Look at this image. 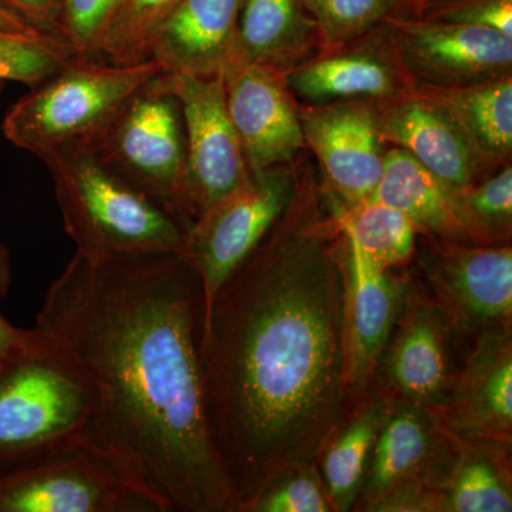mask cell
I'll use <instances>...</instances> for the list:
<instances>
[{
  "label": "cell",
  "instance_id": "cell-1",
  "mask_svg": "<svg viewBox=\"0 0 512 512\" xmlns=\"http://www.w3.org/2000/svg\"><path fill=\"white\" fill-rule=\"evenodd\" d=\"M345 247L302 160L288 208L205 312V409L237 512L288 468L316 461L346 419Z\"/></svg>",
  "mask_w": 512,
  "mask_h": 512
},
{
  "label": "cell",
  "instance_id": "cell-2",
  "mask_svg": "<svg viewBox=\"0 0 512 512\" xmlns=\"http://www.w3.org/2000/svg\"><path fill=\"white\" fill-rule=\"evenodd\" d=\"M202 325L200 276L173 252H76L36 315L92 387L89 443L160 512H237L205 409Z\"/></svg>",
  "mask_w": 512,
  "mask_h": 512
},
{
  "label": "cell",
  "instance_id": "cell-3",
  "mask_svg": "<svg viewBox=\"0 0 512 512\" xmlns=\"http://www.w3.org/2000/svg\"><path fill=\"white\" fill-rule=\"evenodd\" d=\"M46 165L64 229L89 259L173 252L185 256L191 222L107 170L86 147L40 158Z\"/></svg>",
  "mask_w": 512,
  "mask_h": 512
},
{
  "label": "cell",
  "instance_id": "cell-4",
  "mask_svg": "<svg viewBox=\"0 0 512 512\" xmlns=\"http://www.w3.org/2000/svg\"><path fill=\"white\" fill-rule=\"evenodd\" d=\"M94 394L72 356L33 328L28 346L0 363V470L89 441Z\"/></svg>",
  "mask_w": 512,
  "mask_h": 512
},
{
  "label": "cell",
  "instance_id": "cell-5",
  "mask_svg": "<svg viewBox=\"0 0 512 512\" xmlns=\"http://www.w3.org/2000/svg\"><path fill=\"white\" fill-rule=\"evenodd\" d=\"M163 73L151 59L114 64L77 56L10 107L3 134L39 160L66 148L89 147L127 100Z\"/></svg>",
  "mask_w": 512,
  "mask_h": 512
},
{
  "label": "cell",
  "instance_id": "cell-6",
  "mask_svg": "<svg viewBox=\"0 0 512 512\" xmlns=\"http://www.w3.org/2000/svg\"><path fill=\"white\" fill-rule=\"evenodd\" d=\"M86 148L128 185L190 221L185 211L183 110L177 97L156 79L138 89Z\"/></svg>",
  "mask_w": 512,
  "mask_h": 512
},
{
  "label": "cell",
  "instance_id": "cell-7",
  "mask_svg": "<svg viewBox=\"0 0 512 512\" xmlns=\"http://www.w3.org/2000/svg\"><path fill=\"white\" fill-rule=\"evenodd\" d=\"M0 512H160L89 441L0 470Z\"/></svg>",
  "mask_w": 512,
  "mask_h": 512
},
{
  "label": "cell",
  "instance_id": "cell-8",
  "mask_svg": "<svg viewBox=\"0 0 512 512\" xmlns=\"http://www.w3.org/2000/svg\"><path fill=\"white\" fill-rule=\"evenodd\" d=\"M301 158L251 171L248 180L191 225L185 258L200 276L204 315L228 276L282 217L298 183Z\"/></svg>",
  "mask_w": 512,
  "mask_h": 512
},
{
  "label": "cell",
  "instance_id": "cell-9",
  "mask_svg": "<svg viewBox=\"0 0 512 512\" xmlns=\"http://www.w3.org/2000/svg\"><path fill=\"white\" fill-rule=\"evenodd\" d=\"M157 83L183 110L187 138L185 211L192 224L248 180L244 151L227 109L224 76L163 73Z\"/></svg>",
  "mask_w": 512,
  "mask_h": 512
},
{
  "label": "cell",
  "instance_id": "cell-10",
  "mask_svg": "<svg viewBox=\"0 0 512 512\" xmlns=\"http://www.w3.org/2000/svg\"><path fill=\"white\" fill-rule=\"evenodd\" d=\"M417 258L433 298L456 333L512 326V247L419 235Z\"/></svg>",
  "mask_w": 512,
  "mask_h": 512
},
{
  "label": "cell",
  "instance_id": "cell-11",
  "mask_svg": "<svg viewBox=\"0 0 512 512\" xmlns=\"http://www.w3.org/2000/svg\"><path fill=\"white\" fill-rule=\"evenodd\" d=\"M456 333L436 299L410 279L375 382L376 393L439 414L453 386L451 340Z\"/></svg>",
  "mask_w": 512,
  "mask_h": 512
},
{
  "label": "cell",
  "instance_id": "cell-12",
  "mask_svg": "<svg viewBox=\"0 0 512 512\" xmlns=\"http://www.w3.org/2000/svg\"><path fill=\"white\" fill-rule=\"evenodd\" d=\"M394 49L414 83L466 87L512 77V37L420 18H390Z\"/></svg>",
  "mask_w": 512,
  "mask_h": 512
},
{
  "label": "cell",
  "instance_id": "cell-13",
  "mask_svg": "<svg viewBox=\"0 0 512 512\" xmlns=\"http://www.w3.org/2000/svg\"><path fill=\"white\" fill-rule=\"evenodd\" d=\"M298 107L303 138L318 161L329 200L349 208L372 198L387 150L377 127L375 101Z\"/></svg>",
  "mask_w": 512,
  "mask_h": 512
},
{
  "label": "cell",
  "instance_id": "cell-14",
  "mask_svg": "<svg viewBox=\"0 0 512 512\" xmlns=\"http://www.w3.org/2000/svg\"><path fill=\"white\" fill-rule=\"evenodd\" d=\"M285 79L299 106L392 100L413 86L397 57L387 20L355 40L323 47L308 62L285 73Z\"/></svg>",
  "mask_w": 512,
  "mask_h": 512
},
{
  "label": "cell",
  "instance_id": "cell-15",
  "mask_svg": "<svg viewBox=\"0 0 512 512\" xmlns=\"http://www.w3.org/2000/svg\"><path fill=\"white\" fill-rule=\"evenodd\" d=\"M457 451V437L444 427L439 414L387 399L353 510H369L384 491L407 481L441 490L456 463Z\"/></svg>",
  "mask_w": 512,
  "mask_h": 512
},
{
  "label": "cell",
  "instance_id": "cell-16",
  "mask_svg": "<svg viewBox=\"0 0 512 512\" xmlns=\"http://www.w3.org/2000/svg\"><path fill=\"white\" fill-rule=\"evenodd\" d=\"M225 97L249 171L291 164L308 150L285 73L258 63L225 67Z\"/></svg>",
  "mask_w": 512,
  "mask_h": 512
},
{
  "label": "cell",
  "instance_id": "cell-17",
  "mask_svg": "<svg viewBox=\"0 0 512 512\" xmlns=\"http://www.w3.org/2000/svg\"><path fill=\"white\" fill-rule=\"evenodd\" d=\"M377 127L387 146L410 154L458 192L497 171L440 107L413 93L375 101ZM504 165V164H503Z\"/></svg>",
  "mask_w": 512,
  "mask_h": 512
},
{
  "label": "cell",
  "instance_id": "cell-18",
  "mask_svg": "<svg viewBox=\"0 0 512 512\" xmlns=\"http://www.w3.org/2000/svg\"><path fill=\"white\" fill-rule=\"evenodd\" d=\"M439 417L458 439L512 443V326L474 336Z\"/></svg>",
  "mask_w": 512,
  "mask_h": 512
},
{
  "label": "cell",
  "instance_id": "cell-19",
  "mask_svg": "<svg viewBox=\"0 0 512 512\" xmlns=\"http://www.w3.org/2000/svg\"><path fill=\"white\" fill-rule=\"evenodd\" d=\"M345 353L349 396L366 393L409 289L410 278L367 264L345 239Z\"/></svg>",
  "mask_w": 512,
  "mask_h": 512
},
{
  "label": "cell",
  "instance_id": "cell-20",
  "mask_svg": "<svg viewBox=\"0 0 512 512\" xmlns=\"http://www.w3.org/2000/svg\"><path fill=\"white\" fill-rule=\"evenodd\" d=\"M241 0H177L158 26L148 59L164 73L215 76L234 57Z\"/></svg>",
  "mask_w": 512,
  "mask_h": 512
},
{
  "label": "cell",
  "instance_id": "cell-21",
  "mask_svg": "<svg viewBox=\"0 0 512 512\" xmlns=\"http://www.w3.org/2000/svg\"><path fill=\"white\" fill-rule=\"evenodd\" d=\"M372 198L406 215L423 237L481 245L461 205L460 192L402 148L387 147L383 174Z\"/></svg>",
  "mask_w": 512,
  "mask_h": 512
},
{
  "label": "cell",
  "instance_id": "cell-22",
  "mask_svg": "<svg viewBox=\"0 0 512 512\" xmlns=\"http://www.w3.org/2000/svg\"><path fill=\"white\" fill-rule=\"evenodd\" d=\"M322 49L318 25L303 0H241L231 62L288 73Z\"/></svg>",
  "mask_w": 512,
  "mask_h": 512
},
{
  "label": "cell",
  "instance_id": "cell-23",
  "mask_svg": "<svg viewBox=\"0 0 512 512\" xmlns=\"http://www.w3.org/2000/svg\"><path fill=\"white\" fill-rule=\"evenodd\" d=\"M410 93L440 107L495 167L511 161L512 77L466 87L413 82Z\"/></svg>",
  "mask_w": 512,
  "mask_h": 512
},
{
  "label": "cell",
  "instance_id": "cell-24",
  "mask_svg": "<svg viewBox=\"0 0 512 512\" xmlns=\"http://www.w3.org/2000/svg\"><path fill=\"white\" fill-rule=\"evenodd\" d=\"M386 404L382 394H367L355 413L343 420L320 447L316 466L333 512L355 508Z\"/></svg>",
  "mask_w": 512,
  "mask_h": 512
},
{
  "label": "cell",
  "instance_id": "cell-25",
  "mask_svg": "<svg viewBox=\"0 0 512 512\" xmlns=\"http://www.w3.org/2000/svg\"><path fill=\"white\" fill-rule=\"evenodd\" d=\"M456 463L441 488V512H511V444L458 439Z\"/></svg>",
  "mask_w": 512,
  "mask_h": 512
},
{
  "label": "cell",
  "instance_id": "cell-26",
  "mask_svg": "<svg viewBox=\"0 0 512 512\" xmlns=\"http://www.w3.org/2000/svg\"><path fill=\"white\" fill-rule=\"evenodd\" d=\"M328 202L346 242L367 264L392 271L413 261L419 232L402 212L375 198L349 208L339 207L329 197Z\"/></svg>",
  "mask_w": 512,
  "mask_h": 512
},
{
  "label": "cell",
  "instance_id": "cell-27",
  "mask_svg": "<svg viewBox=\"0 0 512 512\" xmlns=\"http://www.w3.org/2000/svg\"><path fill=\"white\" fill-rule=\"evenodd\" d=\"M76 52L47 33H16L0 29V82L33 87L76 59Z\"/></svg>",
  "mask_w": 512,
  "mask_h": 512
},
{
  "label": "cell",
  "instance_id": "cell-28",
  "mask_svg": "<svg viewBox=\"0 0 512 512\" xmlns=\"http://www.w3.org/2000/svg\"><path fill=\"white\" fill-rule=\"evenodd\" d=\"M461 205L481 245L510 244L512 234V165L460 192Z\"/></svg>",
  "mask_w": 512,
  "mask_h": 512
},
{
  "label": "cell",
  "instance_id": "cell-29",
  "mask_svg": "<svg viewBox=\"0 0 512 512\" xmlns=\"http://www.w3.org/2000/svg\"><path fill=\"white\" fill-rule=\"evenodd\" d=\"M323 47L342 45L400 16L402 0H303Z\"/></svg>",
  "mask_w": 512,
  "mask_h": 512
},
{
  "label": "cell",
  "instance_id": "cell-30",
  "mask_svg": "<svg viewBox=\"0 0 512 512\" xmlns=\"http://www.w3.org/2000/svg\"><path fill=\"white\" fill-rule=\"evenodd\" d=\"M177 0H127L104 40L100 60L114 64L146 62L151 39Z\"/></svg>",
  "mask_w": 512,
  "mask_h": 512
},
{
  "label": "cell",
  "instance_id": "cell-31",
  "mask_svg": "<svg viewBox=\"0 0 512 512\" xmlns=\"http://www.w3.org/2000/svg\"><path fill=\"white\" fill-rule=\"evenodd\" d=\"M242 512H333V508L316 461H308L279 474Z\"/></svg>",
  "mask_w": 512,
  "mask_h": 512
},
{
  "label": "cell",
  "instance_id": "cell-32",
  "mask_svg": "<svg viewBox=\"0 0 512 512\" xmlns=\"http://www.w3.org/2000/svg\"><path fill=\"white\" fill-rule=\"evenodd\" d=\"M127 0H59L57 36L77 55L100 59L104 40Z\"/></svg>",
  "mask_w": 512,
  "mask_h": 512
},
{
  "label": "cell",
  "instance_id": "cell-33",
  "mask_svg": "<svg viewBox=\"0 0 512 512\" xmlns=\"http://www.w3.org/2000/svg\"><path fill=\"white\" fill-rule=\"evenodd\" d=\"M419 18L493 29L512 37V0H427Z\"/></svg>",
  "mask_w": 512,
  "mask_h": 512
},
{
  "label": "cell",
  "instance_id": "cell-34",
  "mask_svg": "<svg viewBox=\"0 0 512 512\" xmlns=\"http://www.w3.org/2000/svg\"><path fill=\"white\" fill-rule=\"evenodd\" d=\"M369 512H441V490L419 481L393 485L370 505Z\"/></svg>",
  "mask_w": 512,
  "mask_h": 512
},
{
  "label": "cell",
  "instance_id": "cell-35",
  "mask_svg": "<svg viewBox=\"0 0 512 512\" xmlns=\"http://www.w3.org/2000/svg\"><path fill=\"white\" fill-rule=\"evenodd\" d=\"M0 6L18 16L32 28L47 35L59 37L57 36L59 0H0Z\"/></svg>",
  "mask_w": 512,
  "mask_h": 512
},
{
  "label": "cell",
  "instance_id": "cell-36",
  "mask_svg": "<svg viewBox=\"0 0 512 512\" xmlns=\"http://www.w3.org/2000/svg\"><path fill=\"white\" fill-rule=\"evenodd\" d=\"M33 339V329L15 328L0 313V363L25 348Z\"/></svg>",
  "mask_w": 512,
  "mask_h": 512
},
{
  "label": "cell",
  "instance_id": "cell-37",
  "mask_svg": "<svg viewBox=\"0 0 512 512\" xmlns=\"http://www.w3.org/2000/svg\"><path fill=\"white\" fill-rule=\"evenodd\" d=\"M0 29L16 33L40 32V30L32 28V26H29L28 23L23 22L22 19H19L18 16H15L13 15V13H10L9 10L2 8V6H0Z\"/></svg>",
  "mask_w": 512,
  "mask_h": 512
},
{
  "label": "cell",
  "instance_id": "cell-38",
  "mask_svg": "<svg viewBox=\"0 0 512 512\" xmlns=\"http://www.w3.org/2000/svg\"><path fill=\"white\" fill-rule=\"evenodd\" d=\"M5 82H0V94L3 92ZM12 282V268H10L9 254L3 245H0V299L9 291Z\"/></svg>",
  "mask_w": 512,
  "mask_h": 512
},
{
  "label": "cell",
  "instance_id": "cell-39",
  "mask_svg": "<svg viewBox=\"0 0 512 512\" xmlns=\"http://www.w3.org/2000/svg\"><path fill=\"white\" fill-rule=\"evenodd\" d=\"M427 0H402L400 18H419L421 9Z\"/></svg>",
  "mask_w": 512,
  "mask_h": 512
}]
</instances>
